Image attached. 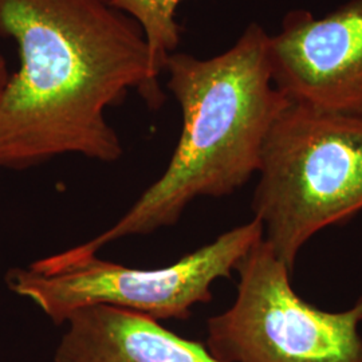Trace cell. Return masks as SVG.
<instances>
[{
  "label": "cell",
  "instance_id": "cell-1",
  "mask_svg": "<svg viewBox=\"0 0 362 362\" xmlns=\"http://www.w3.org/2000/svg\"><path fill=\"white\" fill-rule=\"evenodd\" d=\"M0 38L21 59L0 95V168L64 155L117 161L124 149L105 112L146 90L139 25L105 0H0Z\"/></svg>",
  "mask_w": 362,
  "mask_h": 362
},
{
  "label": "cell",
  "instance_id": "cell-2",
  "mask_svg": "<svg viewBox=\"0 0 362 362\" xmlns=\"http://www.w3.org/2000/svg\"><path fill=\"white\" fill-rule=\"evenodd\" d=\"M270 35L251 23L231 49L209 59L173 52L164 70L182 129L168 167L129 211L79 246L81 254L176 224L200 197L236 192L258 173L264 140L290 101L274 85Z\"/></svg>",
  "mask_w": 362,
  "mask_h": 362
},
{
  "label": "cell",
  "instance_id": "cell-3",
  "mask_svg": "<svg viewBox=\"0 0 362 362\" xmlns=\"http://www.w3.org/2000/svg\"><path fill=\"white\" fill-rule=\"evenodd\" d=\"M251 209L288 270L315 233L362 211V117L290 104L260 155Z\"/></svg>",
  "mask_w": 362,
  "mask_h": 362
},
{
  "label": "cell",
  "instance_id": "cell-4",
  "mask_svg": "<svg viewBox=\"0 0 362 362\" xmlns=\"http://www.w3.org/2000/svg\"><path fill=\"white\" fill-rule=\"evenodd\" d=\"M262 239V224L252 218L160 269H133L69 248L26 269H13L6 282L55 325L91 306H112L157 321L187 320L194 306L212 300V286L230 278Z\"/></svg>",
  "mask_w": 362,
  "mask_h": 362
},
{
  "label": "cell",
  "instance_id": "cell-5",
  "mask_svg": "<svg viewBox=\"0 0 362 362\" xmlns=\"http://www.w3.org/2000/svg\"><path fill=\"white\" fill-rule=\"evenodd\" d=\"M236 297L207 322L208 350L224 362H362V297L346 310L305 300L263 239L236 269Z\"/></svg>",
  "mask_w": 362,
  "mask_h": 362
},
{
  "label": "cell",
  "instance_id": "cell-6",
  "mask_svg": "<svg viewBox=\"0 0 362 362\" xmlns=\"http://www.w3.org/2000/svg\"><path fill=\"white\" fill-rule=\"evenodd\" d=\"M269 57L272 82L291 104L362 117V0L321 18L286 13Z\"/></svg>",
  "mask_w": 362,
  "mask_h": 362
},
{
  "label": "cell",
  "instance_id": "cell-7",
  "mask_svg": "<svg viewBox=\"0 0 362 362\" xmlns=\"http://www.w3.org/2000/svg\"><path fill=\"white\" fill-rule=\"evenodd\" d=\"M54 362H224L203 342L157 320L112 306H91L67 320Z\"/></svg>",
  "mask_w": 362,
  "mask_h": 362
},
{
  "label": "cell",
  "instance_id": "cell-8",
  "mask_svg": "<svg viewBox=\"0 0 362 362\" xmlns=\"http://www.w3.org/2000/svg\"><path fill=\"white\" fill-rule=\"evenodd\" d=\"M117 11L128 15L143 31L149 55L148 86L143 95L152 109H158L165 97L158 78L169 55L176 52L181 40V27L175 13L182 0H105Z\"/></svg>",
  "mask_w": 362,
  "mask_h": 362
},
{
  "label": "cell",
  "instance_id": "cell-9",
  "mask_svg": "<svg viewBox=\"0 0 362 362\" xmlns=\"http://www.w3.org/2000/svg\"><path fill=\"white\" fill-rule=\"evenodd\" d=\"M10 73H8V67H7V62L4 59V57L0 54V95L4 90L8 79H10Z\"/></svg>",
  "mask_w": 362,
  "mask_h": 362
}]
</instances>
